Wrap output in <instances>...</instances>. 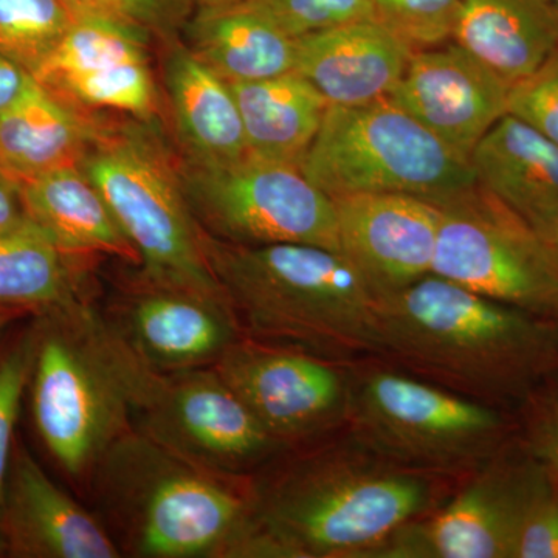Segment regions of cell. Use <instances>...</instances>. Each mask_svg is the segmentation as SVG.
<instances>
[{
    "mask_svg": "<svg viewBox=\"0 0 558 558\" xmlns=\"http://www.w3.org/2000/svg\"><path fill=\"white\" fill-rule=\"evenodd\" d=\"M439 476L360 442L282 462L252 480V526L234 558H365L433 509Z\"/></svg>",
    "mask_w": 558,
    "mask_h": 558,
    "instance_id": "cell-1",
    "label": "cell"
},
{
    "mask_svg": "<svg viewBox=\"0 0 558 558\" xmlns=\"http://www.w3.org/2000/svg\"><path fill=\"white\" fill-rule=\"evenodd\" d=\"M381 354L418 377L478 399L520 395L558 362V330L428 274L379 296Z\"/></svg>",
    "mask_w": 558,
    "mask_h": 558,
    "instance_id": "cell-2",
    "label": "cell"
},
{
    "mask_svg": "<svg viewBox=\"0 0 558 558\" xmlns=\"http://www.w3.org/2000/svg\"><path fill=\"white\" fill-rule=\"evenodd\" d=\"M205 252L244 336L333 363L381 354L379 295L343 253L207 234Z\"/></svg>",
    "mask_w": 558,
    "mask_h": 558,
    "instance_id": "cell-3",
    "label": "cell"
},
{
    "mask_svg": "<svg viewBox=\"0 0 558 558\" xmlns=\"http://www.w3.org/2000/svg\"><path fill=\"white\" fill-rule=\"evenodd\" d=\"M87 483L123 557L233 558L252 524V480L202 468L135 428Z\"/></svg>",
    "mask_w": 558,
    "mask_h": 558,
    "instance_id": "cell-4",
    "label": "cell"
},
{
    "mask_svg": "<svg viewBox=\"0 0 558 558\" xmlns=\"http://www.w3.org/2000/svg\"><path fill=\"white\" fill-rule=\"evenodd\" d=\"M36 319L38 349L28 387L36 432L70 478L87 481L105 451L134 428V354L92 296Z\"/></svg>",
    "mask_w": 558,
    "mask_h": 558,
    "instance_id": "cell-5",
    "label": "cell"
},
{
    "mask_svg": "<svg viewBox=\"0 0 558 558\" xmlns=\"http://www.w3.org/2000/svg\"><path fill=\"white\" fill-rule=\"evenodd\" d=\"M80 167L138 253L140 277L226 295L209 266L205 233L186 202L179 167L156 138L142 128L98 123Z\"/></svg>",
    "mask_w": 558,
    "mask_h": 558,
    "instance_id": "cell-6",
    "label": "cell"
},
{
    "mask_svg": "<svg viewBox=\"0 0 558 558\" xmlns=\"http://www.w3.org/2000/svg\"><path fill=\"white\" fill-rule=\"evenodd\" d=\"M301 171L330 199L402 193L435 202L476 183L469 160L388 98L329 106Z\"/></svg>",
    "mask_w": 558,
    "mask_h": 558,
    "instance_id": "cell-7",
    "label": "cell"
},
{
    "mask_svg": "<svg viewBox=\"0 0 558 558\" xmlns=\"http://www.w3.org/2000/svg\"><path fill=\"white\" fill-rule=\"evenodd\" d=\"M344 418L369 450L438 475L484 461L505 432L486 403L391 369L349 377Z\"/></svg>",
    "mask_w": 558,
    "mask_h": 558,
    "instance_id": "cell-8",
    "label": "cell"
},
{
    "mask_svg": "<svg viewBox=\"0 0 558 558\" xmlns=\"http://www.w3.org/2000/svg\"><path fill=\"white\" fill-rule=\"evenodd\" d=\"M178 167L191 213L213 240L340 252L336 204L300 168L252 154L222 165L180 160Z\"/></svg>",
    "mask_w": 558,
    "mask_h": 558,
    "instance_id": "cell-9",
    "label": "cell"
},
{
    "mask_svg": "<svg viewBox=\"0 0 558 558\" xmlns=\"http://www.w3.org/2000/svg\"><path fill=\"white\" fill-rule=\"evenodd\" d=\"M440 211L432 274L543 318H558L549 242L478 183L433 202Z\"/></svg>",
    "mask_w": 558,
    "mask_h": 558,
    "instance_id": "cell-10",
    "label": "cell"
},
{
    "mask_svg": "<svg viewBox=\"0 0 558 558\" xmlns=\"http://www.w3.org/2000/svg\"><path fill=\"white\" fill-rule=\"evenodd\" d=\"M131 396L137 432L220 475L248 478L286 450L215 366L157 373L134 354Z\"/></svg>",
    "mask_w": 558,
    "mask_h": 558,
    "instance_id": "cell-11",
    "label": "cell"
},
{
    "mask_svg": "<svg viewBox=\"0 0 558 558\" xmlns=\"http://www.w3.org/2000/svg\"><path fill=\"white\" fill-rule=\"evenodd\" d=\"M337 365L242 336L213 366L271 438L288 449L347 417L349 377Z\"/></svg>",
    "mask_w": 558,
    "mask_h": 558,
    "instance_id": "cell-12",
    "label": "cell"
},
{
    "mask_svg": "<svg viewBox=\"0 0 558 558\" xmlns=\"http://www.w3.org/2000/svg\"><path fill=\"white\" fill-rule=\"evenodd\" d=\"M101 314L132 352L157 373L213 366L244 336L226 295L159 284L140 275Z\"/></svg>",
    "mask_w": 558,
    "mask_h": 558,
    "instance_id": "cell-13",
    "label": "cell"
},
{
    "mask_svg": "<svg viewBox=\"0 0 558 558\" xmlns=\"http://www.w3.org/2000/svg\"><path fill=\"white\" fill-rule=\"evenodd\" d=\"M73 14L35 78L72 105L116 110L149 123L159 102L148 61L153 35L109 17Z\"/></svg>",
    "mask_w": 558,
    "mask_h": 558,
    "instance_id": "cell-14",
    "label": "cell"
},
{
    "mask_svg": "<svg viewBox=\"0 0 558 558\" xmlns=\"http://www.w3.org/2000/svg\"><path fill=\"white\" fill-rule=\"evenodd\" d=\"M543 470H484L429 519L392 532L365 558H510L529 497Z\"/></svg>",
    "mask_w": 558,
    "mask_h": 558,
    "instance_id": "cell-15",
    "label": "cell"
},
{
    "mask_svg": "<svg viewBox=\"0 0 558 558\" xmlns=\"http://www.w3.org/2000/svg\"><path fill=\"white\" fill-rule=\"evenodd\" d=\"M510 84L451 43L413 51L388 100L469 160L480 140L508 113Z\"/></svg>",
    "mask_w": 558,
    "mask_h": 558,
    "instance_id": "cell-16",
    "label": "cell"
},
{
    "mask_svg": "<svg viewBox=\"0 0 558 558\" xmlns=\"http://www.w3.org/2000/svg\"><path fill=\"white\" fill-rule=\"evenodd\" d=\"M340 252L387 295L432 274L439 207L402 193H365L332 199Z\"/></svg>",
    "mask_w": 558,
    "mask_h": 558,
    "instance_id": "cell-17",
    "label": "cell"
},
{
    "mask_svg": "<svg viewBox=\"0 0 558 558\" xmlns=\"http://www.w3.org/2000/svg\"><path fill=\"white\" fill-rule=\"evenodd\" d=\"M0 535L7 557H123L100 517L65 494L21 439L14 442L7 473Z\"/></svg>",
    "mask_w": 558,
    "mask_h": 558,
    "instance_id": "cell-18",
    "label": "cell"
},
{
    "mask_svg": "<svg viewBox=\"0 0 558 558\" xmlns=\"http://www.w3.org/2000/svg\"><path fill=\"white\" fill-rule=\"evenodd\" d=\"M413 49L376 20L349 22L296 38L295 70L330 106L387 98Z\"/></svg>",
    "mask_w": 558,
    "mask_h": 558,
    "instance_id": "cell-19",
    "label": "cell"
},
{
    "mask_svg": "<svg viewBox=\"0 0 558 558\" xmlns=\"http://www.w3.org/2000/svg\"><path fill=\"white\" fill-rule=\"evenodd\" d=\"M476 183L543 238L558 227V148L506 113L469 157Z\"/></svg>",
    "mask_w": 558,
    "mask_h": 558,
    "instance_id": "cell-20",
    "label": "cell"
},
{
    "mask_svg": "<svg viewBox=\"0 0 558 558\" xmlns=\"http://www.w3.org/2000/svg\"><path fill=\"white\" fill-rule=\"evenodd\" d=\"M163 86L182 160L222 165L248 156L240 109L229 83L178 38L167 40Z\"/></svg>",
    "mask_w": 558,
    "mask_h": 558,
    "instance_id": "cell-21",
    "label": "cell"
},
{
    "mask_svg": "<svg viewBox=\"0 0 558 558\" xmlns=\"http://www.w3.org/2000/svg\"><path fill=\"white\" fill-rule=\"evenodd\" d=\"M28 219L73 258L106 255L138 267V253L78 165L21 180Z\"/></svg>",
    "mask_w": 558,
    "mask_h": 558,
    "instance_id": "cell-22",
    "label": "cell"
},
{
    "mask_svg": "<svg viewBox=\"0 0 558 558\" xmlns=\"http://www.w3.org/2000/svg\"><path fill=\"white\" fill-rule=\"evenodd\" d=\"M451 40L512 86L558 51V7L549 0H461Z\"/></svg>",
    "mask_w": 558,
    "mask_h": 558,
    "instance_id": "cell-23",
    "label": "cell"
},
{
    "mask_svg": "<svg viewBox=\"0 0 558 558\" xmlns=\"http://www.w3.org/2000/svg\"><path fill=\"white\" fill-rule=\"evenodd\" d=\"M185 46L227 83L277 78L295 70L296 39L242 5L194 10Z\"/></svg>",
    "mask_w": 558,
    "mask_h": 558,
    "instance_id": "cell-24",
    "label": "cell"
},
{
    "mask_svg": "<svg viewBox=\"0 0 558 558\" xmlns=\"http://www.w3.org/2000/svg\"><path fill=\"white\" fill-rule=\"evenodd\" d=\"M75 105L35 78L0 116V167L17 180L78 165L97 131Z\"/></svg>",
    "mask_w": 558,
    "mask_h": 558,
    "instance_id": "cell-25",
    "label": "cell"
},
{
    "mask_svg": "<svg viewBox=\"0 0 558 558\" xmlns=\"http://www.w3.org/2000/svg\"><path fill=\"white\" fill-rule=\"evenodd\" d=\"M229 86L248 154L301 170L328 112V100L296 72Z\"/></svg>",
    "mask_w": 558,
    "mask_h": 558,
    "instance_id": "cell-26",
    "label": "cell"
},
{
    "mask_svg": "<svg viewBox=\"0 0 558 558\" xmlns=\"http://www.w3.org/2000/svg\"><path fill=\"white\" fill-rule=\"evenodd\" d=\"M78 259L32 220L0 234V304L43 314L92 296Z\"/></svg>",
    "mask_w": 558,
    "mask_h": 558,
    "instance_id": "cell-27",
    "label": "cell"
},
{
    "mask_svg": "<svg viewBox=\"0 0 558 558\" xmlns=\"http://www.w3.org/2000/svg\"><path fill=\"white\" fill-rule=\"evenodd\" d=\"M73 17L64 0H0V51L35 76Z\"/></svg>",
    "mask_w": 558,
    "mask_h": 558,
    "instance_id": "cell-28",
    "label": "cell"
},
{
    "mask_svg": "<svg viewBox=\"0 0 558 558\" xmlns=\"http://www.w3.org/2000/svg\"><path fill=\"white\" fill-rule=\"evenodd\" d=\"M38 319L32 315L0 337V508L16 442L22 400L31 387L38 349Z\"/></svg>",
    "mask_w": 558,
    "mask_h": 558,
    "instance_id": "cell-29",
    "label": "cell"
},
{
    "mask_svg": "<svg viewBox=\"0 0 558 558\" xmlns=\"http://www.w3.org/2000/svg\"><path fill=\"white\" fill-rule=\"evenodd\" d=\"M374 17L411 49L427 50L451 40L461 0H369Z\"/></svg>",
    "mask_w": 558,
    "mask_h": 558,
    "instance_id": "cell-30",
    "label": "cell"
},
{
    "mask_svg": "<svg viewBox=\"0 0 558 558\" xmlns=\"http://www.w3.org/2000/svg\"><path fill=\"white\" fill-rule=\"evenodd\" d=\"M240 5L295 39L349 22L376 20L369 0H245Z\"/></svg>",
    "mask_w": 558,
    "mask_h": 558,
    "instance_id": "cell-31",
    "label": "cell"
},
{
    "mask_svg": "<svg viewBox=\"0 0 558 558\" xmlns=\"http://www.w3.org/2000/svg\"><path fill=\"white\" fill-rule=\"evenodd\" d=\"M73 13L95 14L142 28L165 43L178 38L193 7L186 0H64Z\"/></svg>",
    "mask_w": 558,
    "mask_h": 558,
    "instance_id": "cell-32",
    "label": "cell"
},
{
    "mask_svg": "<svg viewBox=\"0 0 558 558\" xmlns=\"http://www.w3.org/2000/svg\"><path fill=\"white\" fill-rule=\"evenodd\" d=\"M508 113L558 148V51L526 78L512 84Z\"/></svg>",
    "mask_w": 558,
    "mask_h": 558,
    "instance_id": "cell-33",
    "label": "cell"
},
{
    "mask_svg": "<svg viewBox=\"0 0 558 558\" xmlns=\"http://www.w3.org/2000/svg\"><path fill=\"white\" fill-rule=\"evenodd\" d=\"M510 558H558V490L546 473L527 499Z\"/></svg>",
    "mask_w": 558,
    "mask_h": 558,
    "instance_id": "cell-34",
    "label": "cell"
},
{
    "mask_svg": "<svg viewBox=\"0 0 558 558\" xmlns=\"http://www.w3.org/2000/svg\"><path fill=\"white\" fill-rule=\"evenodd\" d=\"M28 220L20 180L0 167V234L20 229Z\"/></svg>",
    "mask_w": 558,
    "mask_h": 558,
    "instance_id": "cell-35",
    "label": "cell"
},
{
    "mask_svg": "<svg viewBox=\"0 0 558 558\" xmlns=\"http://www.w3.org/2000/svg\"><path fill=\"white\" fill-rule=\"evenodd\" d=\"M35 76L0 51V116L31 89Z\"/></svg>",
    "mask_w": 558,
    "mask_h": 558,
    "instance_id": "cell-36",
    "label": "cell"
},
{
    "mask_svg": "<svg viewBox=\"0 0 558 558\" xmlns=\"http://www.w3.org/2000/svg\"><path fill=\"white\" fill-rule=\"evenodd\" d=\"M538 439L543 454L558 472V396L543 418Z\"/></svg>",
    "mask_w": 558,
    "mask_h": 558,
    "instance_id": "cell-37",
    "label": "cell"
},
{
    "mask_svg": "<svg viewBox=\"0 0 558 558\" xmlns=\"http://www.w3.org/2000/svg\"><path fill=\"white\" fill-rule=\"evenodd\" d=\"M33 312L24 310V307L3 306L0 304V337L9 332L11 328L20 325L21 322L32 317Z\"/></svg>",
    "mask_w": 558,
    "mask_h": 558,
    "instance_id": "cell-38",
    "label": "cell"
},
{
    "mask_svg": "<svg viewBox=\"0 0 558 558\" xmlns=\"http://www.w3.org/2000/svg\"><path fill=\"white\" fill-rule=\"evenodd\" d=\"M194 10L201 9H229V7L240 5L245 0H186Z\"/></svg>",
    "mask_w": 558,
    "mask_h": 558,
    "instance_id": "cell-39",
    "label": "cell"
},
{
    "mask_svg": "<svg viewBox=\"0 0 558 558\" xmlns=\"http://www.w3.org/2000/svg\"><path fill=\"white\" fill-rule=\"evenodd\" d=\"M546 241L549 242L550 248H553L554 255H556L558 263V227L553 233L549 234L548 238H545Z\"/></svg>",
    "mask_w": 558,
    "mask_h": 558,
    "instance_id": "cell-40",
    "label": "cell"
},
{
    "mask_svg": "<svg viewBox=\"0 0 558 558\" xmlns=\"http://www.w3.org/2000/svg\"><path fill=\"white\" fill-rule=\"evenodd\" d=\"M7 557V545L3 542L2 535H0V558Z\"/></svg>",
    "mask_w": 558,
    "mask_h": 558,
    "instance_id": "cell-41",
    "label": "cell"
},
{
    "mask_svg": "<svg viewBox=\"0 0 558 558\" xmlns=\"http://www.w3.org/2000/svg\"><path fill=\"white\" fill-rule=\"evenodd\" d=\"M550 3H554V5L558 7V0H549Z\"/></svg>",
    "mask_w": 558,
    "mask_h": 558,
    "instance_id": "cell-42",
    "label": "cell"
}]
</instances>
